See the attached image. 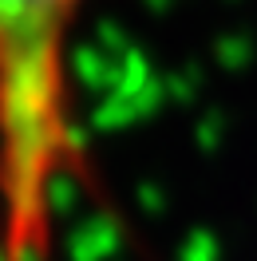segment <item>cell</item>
I'll return each instance as SVG.
<instances>
[{"mask_svg": "<svg viewBox=\"0 0 257 261\" xmlns=\"http://www.w3.org/2000/svg\"><path fill=\"white\" fill-rule=\"evenodd\" d=\"M95 0H0V261H48L56 214L91 186L75 32Z\"/></svg>", "mask_w": 257, "mask_h": 261, "instance_id": "6da1fadb", "label": "cell"}]
</instances>
